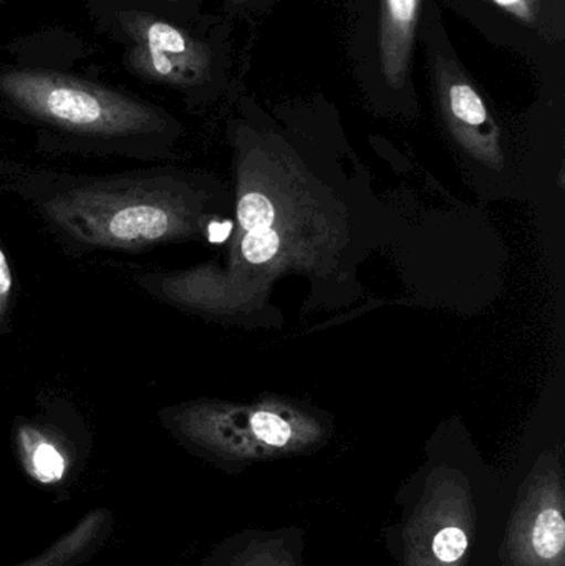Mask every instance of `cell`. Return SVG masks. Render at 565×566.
<instances>
[{"mask_svg": "<svg viewBox=\"0 0 565 566\" xmlns=\"http://www.w3.org/2000/svg\"><path fill=\"white\" fill-rule=\"evenodd\" d=\"M0 106L32 126L49 153L169 158L181 136L178 119L155 103L108 83L52 65H0Z\"/></svg>", "mask_w": 565, "mask_h": 566, "instance_id": "6da1fadb", "label": "cell"}, {"mask_svg": "<svg viewBox=\"0 0 565 566\" xmlns=\"http://www.w3.org/2000/svg\"><path fill=\"white\" fill-rule=\"evenodd\" d=\"M17 192L70 248L142 252L188 238L198 209L188 185L168 172L86 176L30 171Z\"/></svg>", "mask_w": 565, "mask_h": 566, "instance_id": "7a4b0ae2", "label": "cell"}, {"mask_svg": "<svg viewBox=\"0 0 565 566\" xmlns=\"http://www.w3.org/2000/svg\"><path fill=\"white\" fill-rule=\"evenodd\" d=\"M90 19L119 49L129 75L178 93L189 106L208 105L234 72V23L218 12L168 19L115 0H88Z\"/></svg>", "mask_w": 565, "mask_h": 566, "instance_id": "3957f363", "label": "cell"}, {"mask_svg": "<svg viewBox=\"0 0 565 566\" xmlns=\"http://www.w3.org/2000/svg\"><path fill=\"white\" fill-rule=\"evenodd\" d=\"M430 0H345V52L358 82L375 95H414L415 53Z\"/></svg>", "mask_w": 565, "mask_h": 566, "instance_id": "277c9868", "label": "cell"}, {"mask_svg": "<svg viewBox=\"0 0 565 566\" xmlns=\"http://www.w3.org/2000/svg\"><path fill=\"white\" fill-rule=\"evenodd\" d=\"M163 428L189 451L215 462H239L304 446L312 432L279 412L259 409L248 416L209 405L166 408Z\"/></svg>", "mask_w": 565, "mask_h": 566, "instance_id": "5b68a950", "label": "cell"}, {"mask_svg": "<svg viewBox=\"0 0 565 566\" xmlns=\"http://www.w3.org/2000/svg\"><path fill=\"white\" fill-rule=\"evenodd\" d=\"M12 448L23 475L62 502L85 472L92 439L76 416L35 415L13 424Z\"/></svg>", "mask_w": 565, "mask_h": 566, "instance_id": "8992f818", "label": "cell"}, {"mask_svg": "<svg viewBox=\"0 0 565 566\" xmlns=\"http://www.w3.org/2000/svg\"><path fill=\"white\" fill-rule=\"evenodd\" d=\"M440 2V0H437ZM498 45L554 65L565 40V0H443Z\"/></svg>", "mask_w": 565, "mask_h": 566, "instance_id": "52a82bcc", "label": "cell"}, {"mask_svg": "<svg viewBox=\"0 0 565 566\" xmlns=\"http://www.w3.org/2000/svg\"><path fill=\"white\" fill-rule=\"evenodd\" d=\"M563 478L546 469L527 482L504 537V566H565Z\"/></svg>", "mask_w": 565, "mask_h": 566, "instance_id": "ba28073f", "label": "cell"}, {"mask_svg": "<svg viewBox=\"0 0 565 566\" xmlns=\"http://www.w3.org/2000/svg\"><path fill=\"white\" fill-rule=\"evenodd\" d=\"M473 515V501L460 488L423 495L407 527L405 566H464Z\"/></svg>", "mask_w": 565, "mask_h": 566, "instance_id": "9c48e42d", "label": "cell"}, {"mask_svg": "<svg viewBox=\"0 0 565 566\" xmlns=\"http://www.w3.org/2000/svg\"><path fill=\"white\" fill-rule=\"evenodd\" d=\"M115 532V514L96 507L83 514L73 527L40 554L12 566H83L98 557Z\"/></svg>", "mask_w": 565, "mask_h": 566, "instance_id": "30bf717a", "label": "cell"}, {"mask_svg": "<svg viewBox=\"0 0 565 566\" xmlns=\"http://www.w3.org/2000/svg\"><path fill=\"white\" fill-rule=\"evenodd\" d=\"M198 566H301L281 534L242 532L219 542Z\"/></svg>", "mask_w": 565, "mask_h": 566, "instance_id": "8fae6325", "label": "cell"}, {"mask_svg": "<svg viewBox=\"0 0 565 566\" xmlns=\"http://www.w3.org/2000/svg\"><path fill=\"white\" fill-rule=\"evenodd\" d=\"M275 211L272 202L259 192L242 196L238 206V221L242 231H262L274 224Z\"/></svg>", "mask_w": 565, "mask_h": 566, "instance_id": "7c38bea8", "label": "cell"}, {"mask_svg": "<svg viewBox=\"0 0 565 566\" xmlns=\"http://www.w3.org/2000/svg\"><path fill=\"white\" fill-rule=\"evenodd\" d=\"M145 12L168 17L175 20H188L205 12L208 0H115Z\"/></svg>", "mask_w": 565, "mask_h": 566, "instance_id": "4fadbf2b", "label": "cell"}, {"mask_svg": "<svg viewBox=\"0 0 565 566\" xmlns=\"http://www.w3.org/2000/svg\"><path fill=\"white\" fill-rule=\"evenodd\" d=\"M279 248H281V239L272 229L245 232L241 244L242 255L251 264H264L271 261L278 254Z\"/></svg>", "mask_w": 565, "mask_h": 566, "instance_id": "5bb4252c", "label": "cell"}, {"mask_svg": "<svg viewBox=\"0 0 565 566\" xmlns=\"http://www.w3.org/2000/svg\"><path fill=\"white\" fill-rule=\"evenodd\" d=\"M279 2L281 0H222L218 13L236 25L245 20L261 19Z\"/></svg>", "mask_w": 565, "mask_h": 566, "instance_id": "9a60e30c", "label": "cell"}, {"mask_svg": "<svg viewBox=\"0 0 565 566\" xmlns=\"http://www.w3.org/2000/svg\"><path fill=\"white\" fill-rule=\"evenodd\" d=\"M13 289H15V281H13L12 268H10L6 251L0 244V335H2L3 328L9 322L10 312H12Z\"/></svg>", "mask_w": 565, "mask_h": 566, "instance_id": "2e32d148", "label": "cell"}, {"mask_svg": "<svg viewBox=\"0 0 565 566\" xmlns=\"http://www.w3.org/2000/svg\"><path fill=\"white\" fill-rule=\"evenodd\" d=\"M232 224L231 222H211L208 229V238L209 241L215 242V244H221L226 239L231 235Z\"/></svg>", "mask_w": 565, "mask_h": 566, "instance_id": "e0dca14e", "label": "cell"}]
</instances>
